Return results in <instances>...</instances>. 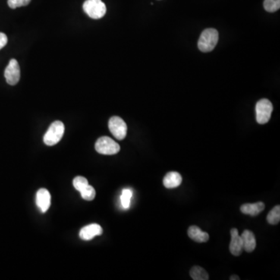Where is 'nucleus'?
<instances>
[{
	"mask_svg": "<svg viewBox=\"0 0 280 280\" xmlns=\"http://www.w3.org/2000/svg\"><path fill=\"white\" fill-rule=\"evenodd\" d=\"M219 40V33L213 28H208L201 34L198 42V47L202 52H212L217 45Z\"/></svg>",
	"mask_w": 280,
	"mask_h": 280,
	"instance_id": "nucleus-1",
	"label": "nucleus"
},
{
	"mask_svg": "<svg viewBox=\"0 0 280 280\" xmlns=\"http://www.w3.org/2000/svg\"><path fill=\"white\" fill-rule=\"evenodd\" d=\"M65 133V126L61 121H55L49 126L44 136V143L47 146H52L61 140Z\"/></svg>",
	"mask_w": 280,
	"mask_h": 280,
	"instance_id": "nucleus-2",
	"label": "nucleus"
},
{
	"mask_svg": "<svg viewBox=\"0 0 280 280\" xmlns=\"http://www.w3.org/2000/svg\"><path fill=\"white\" fill-rule=\"evenodd\" d=\"M83 9L90 18L95 20L102 18L107 11L106 6L101 0H86Z\"/></svg>",
	"mask_w": 280,
	"mask_h": 280,
	"instance_id": "nucleus-3",
	"label": "nucleus"
},
{
	"mask_svg": "<svg viewBox=\"0 0 280 280\" xmlns=\"http://www.w3.org/2000/svg\"><path fill=\"white\" fill-rule=\"evenodd\" d=\"M95 149L101 154L114 155L120 151V146L108 136L99 138L95 143Z\"/></svg>",
	"mask_w": 280,
	"mask_h": 280,
	"instance_id": "nucleus-4",
	"label": "nucleus"
},
{
	"mask_svg": "<svg viewBox=\"0 0 280 280\" xmlns=\"http://www.w3.org/2000/svg\"><path fill=\"white\" fill-rule=\"evenodd\" d=\"M272 104L268 99H262L256 104V120L259 124H266L272 115Z\"/></svg>",
	"mask_w": 280,
	"mask_h": 280,
	"instance_id": "nucleus-5",
	"label": "nucleus"
},
{
	"mask_svg": "<svg viewBox=\"0 0 280 280\" xmlns=\"http://www.w3.org/2000/svg\"><path fill=\"white\" fill-rule=\"evenodd\" d=\"M108 128L111 134L118 140H122L127 135V125L120 117H111L108 122Z\"/></svg>",
	"mask_w": 280,
	"mask_h": 280,
	"instance_id": "nucleus-6",
	"label": "nucleus"
},
{
	"mask_svg": "<svg viewBox=\"0 0 280 280\" xmlns=\"http://www.w3.org/2000/svg\"><path fill=\"white\" fill-rule=\"evenodd\" d=\"M4 76L8 84L11 86L17 84L20 79V69L17 60L14 58L10 60L6 68Z\"/></svg>",
	"mask_w": 280,
	"mask_h": 280,
	"instance_id": "nucleus-7",
	"label": "nucleus"
},
{
	"mask_svg": "<svg viewBox=\"0 0 280 280\" xmlns=\"http://www.w3.org/2000/svg\"><path fill=\"white\" fill-rule=\"evenodd\" d=\"M231 240L230 243V252L234 256H240L244 251L241 237L239 235L237 229L233 228L231 231Z\"/></svg>",
	"mask_w": 280,
	"mask_h": 280,
	"instance_id": "nucleus-8",
	"label": "nucleus"
},
{
	"mask_svg": "<svg viewBox=\"0 0 280 280\" xmlns=\"http://www.w3.org/2000/svg\"><path fill=\"white\" fill-rule=\"evenodd\" d=\"M37 206L42 212H46L51 205V195L47 189H41L36 196Z\"/></svg>",
	"mask_w": 280,
	"mask_h": 280,
	"instance_id": "nucleus-9",
	"label": "nucleus"
},
{
	"mask_svg": "<svg viewBox=\"0 0 280 280\" xmlns=\"http://www.w3.org/2000/svg\"><path fill=\"white\" fill-rule=\"evenodd\" d=\"M103 233V229L98 224H94L86 226L81 229L80 237L82 240H90L96 236H100Z\"/></svg>",
	"mask_w": 280,
	"mask_h": 280,
	"instance_id": "nucleus-10",
	"label": "nucleus"
},
{
	"mask_svg": "<svg viewBox=\"0 0 280 280\" xmlns=\"http://www.w3.org/2000/svg\"><path fill=\"white\" fill-rule=\"evenodd\" d=\"M188 235L192 240L198 243L207 242L209 239L208 233L202 231L197 226H192L188 230Z\"/></svg>",
	"mask_w": 280,
	"mask_h": 280,
	"instance_id": "nucleus-11",
	"label": "nucleus"
},
{
	"mask_svg": "<svg viewBox=\"0 0 280 280\" xmlns=\"http://www.w3.org/2000/svg\"><path fill=\"white\" fill-rule=\"evenodd\" d=\"M181 182H182V177L181 174L175 171L168 173L163 181L164 187L168 189H175L181 185Z\"/></svg>",
	"mask_w": 280,
	"mask_h": 280,
	"instance_id": "nucleus-12",
	"label": "nucleus"
},
{
	"mask_svg": "<svg viewBox=\"0 0 280 280\" xmlns=\"http://www.w3.org/2000/svg\"><path fill=\"white\" fill-rule=\"evenodd\" d=\"M243 241V247L246 252L251 253L256 247V239L253 233L248 230H245L240 235Z\"/></svg>",
	"mask_w": 280,
	"mask_h": 280,
	"instance_id": "nucleus-13",
	"label": "nucleus"
},
{
	"mask_svg": "<svg viewBox=\"0 0 280 280\" xmlns=\"http://www.w3.org/2000/svg\"><path fill=\"white\" fill-rule=\"evenodd\" d=\"M265 204L262 202L256 203H246L240 207V211L246 215H257L265 209Z\"/></svg>",
	"mask_w": 280,
	"mask_h": 280,
	"instance_id": "nucleus-14",
	"label": "nucleus"
},
{
	"mask_svg": "<svg viewBox=\"0 0 280 280\" xmlns=\"http://www.w3.org/2000/svg\"><path fill=\"white\" fill-rule=\"evenodd\" d=\"M190 275L194 280H208L209 278V274L202 267L193 266L190 270Z\"/></svg>",
	"mask_w": 280,
	"mask_h": 280,
	"instance_id": "nucleus-15",
	"label": "nucleus"
},
{
	"mask_svg": "<svg viewBox=\"0 0 280 280\" xmlns=\"http://www.w3.org/2000/svg\"><path fill=\"white\" fill-rule=\"evenodd\" d=\"M267 221L269 224L276 225L280 221V206H276L267 215Z\"/></svg>",
	"mask_w": 280,
	"mask_h": 280,
	"instance_id": "nucleus-16",
	"label": "nucleus"
},
{
	"mask_svg": "<svg viewBox=\"0 0 280 280\" xmlns=\"http://www.w3.org/2000/svg\"><path fill=\"white\" fill-rule=\"evenodd\" d=\"M132 196L133 193L130 189H124L121 193V206L124 209H129L130 206V202H131Z\"/></svg>",
	"mask_w": 280,
	"mask_h": 280,
	"instance_id": "nucleus-17",
	"label": "nucleus"
},
{
	"mask_svg": "<svg viewBox=\"0 0 280 280\" xmlns=\"http://www.w3.org/2000/svg\"><path fill=\"white\" fill-rule=\"evenodd\" d=\"M264 8L267 12L274 13L279 10L280 0H265L264 1Z\"/></svg>",
	"mask_w": 280,
	"mask_h": 280,
	"instance_id": "nucleus-18",
	"label": "nucleus"
},
{
	"mask_svg": "<svg viewBox=\"0 0 280 280\" xmlns=\"http://www.w3.org/2000/svg\"><path fill=\"white\" fill-rule=\"evenodd\" d=\"M80 193H81L82 198H83L84 200L86 201L93 200L95 198V196H96L95 189H94L92 186H90V184H88L86 188H84V189L80 192Z\"/></svg>",
	"mask_w": 280,
	"mask_h": 280,
	"instance_id": "nucleus-19",
	"label": "nucleus"
},
{
	"mask_svg": "<svg viewBox=\"0 0 280 280\" xmlns=\"http://www.w3.org/2000/svg\"><path fill=\"white\" fill-rule=\"evenodd\" d=\"M87 180L84 177H82V176H78V177H76L73 180V186H74L76 190L78 191V192H81L84 188H86L88 185Z\"/></svg>",
	"mask_w": 280,
	"mask_h": 280,
	"instance_id": "nucleus-20",
	"label": "nucleus"
},
{
	"mask_svg": "<svg viewBox=\"0 0 280 280\" xmlns=\"http://www.w3.org/2000/svg\"><path fill=\"white\" fill-rule=\"evenodd\" d=\"M32 0H8L9 7L11 9L18 8V7H24L28 5Z\"/></svg>",
	"mask_w": 280,
	"mask_h": 280,
	"instance_id": "nucleus-21",
	"label": "nucleus"
},
{
	"mask_svg": "<svg viewBox=\"0 0 280 280\" xmlns=\"http://www.w3.org/2000/svg\"><path fill=\"white\" fill-rule=\"evenodd\" d=\"M7 42H8V38H7V35L0 32V50L7 45Z\"/></svg>",
	"mask_w": 280,
	"mask_h": 280,
	"instance_id": "nucleus-22",
	"label": "nucleus"
},
{
	"mask_svg": "<svg viewBox=\"0 0 280 280\" xmlns=\"http://www.w3.org/2000/svg\"><path fill=\"white\" fill-rule=\"evenodd\" d=\"M240 279V277L238 276V275H231V277H230V280H239Z\"/></svg>",
	"mask_w": 280,
	"mask_h": 280,
	"instance_id": "nucleus-23",
	"label": "nucleus"
}]
</instances>
